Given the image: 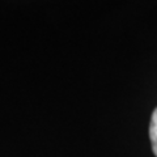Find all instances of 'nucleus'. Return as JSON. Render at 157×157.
Here are the masks:
<instances>
[{"mask_svg": "<svg viewBox=\"0 0 157 157\" xmlns=\"http://www.w3.org/2000/svg\"><path fill=\"white\" fill-rule=\"evenodd\" d=\"M149 137H151L153 153L157 157V107L153 110V113H152L151 124H149Z\"/></svg>", "mask_w": 157, "mask_h": 157, "instance_id": "nucleus-1", "label": "nucleus"}]
</instances>
